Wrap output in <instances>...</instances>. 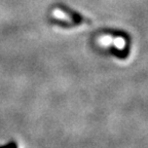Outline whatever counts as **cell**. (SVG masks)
Instances as JSON below:
<instances>
[{
  "instance_id": "cell-1",
  "label": "cell",
  "mask_w": 148,
  "mask_h": 148,
  "mask_svg": "<svg viewBox=\"0 0 148 148\" xmlns=\"http://www.w3.org/2000/svg\"><path fill=\"white\" fill-rule=\"evenodd\" d=\"M60 10L64 12L65 14H67L70 18H72V20L74 21V24H75L76 26L79 25V24H82V23H90L88 20H86V18H84L83 16H81L80 14H78L77 12H73V10H71V9H69L68 7L62 6L60 8Z\"/></svg>"
},
{
  "instance_id": "cell-2",
  "label": "cell",
  "mask_w": 148,
  "mask_h": 148,
  "mask_svg": "<svg viewBox=\"0 0 148 148\" xmlns=\"http://www.w3.org/2000/svg\"><path fill=\"white\" fill-rule=\"evenodd\" d=\"M113 43L115 44L117 47L121 49V47H123V45H125V40H123V38H120V37H116V38L113 39Z\"/></svg>"
},
{
  "instance_id": "cell-3",
  "label": "cell",
  "mask_w": 148,
  "mask_h": 148,
  "mask_svg": "<svg viewBox=\"0 0 148 148\" xmlns=\"http://www.w3.org/2000/svg\"><path fill=\"white\" fill-rule=\"evenodd\" d=\"M0 148H18V144L14 141H12V142H9L8 144H6V145L1 146Z\"/></svg>"
}]
</instances>
